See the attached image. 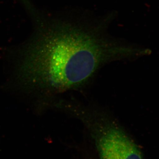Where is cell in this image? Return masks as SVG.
<instances>
[{"label": "cell", "instance_id": "cell-1", "mask_svg": "<svg viewBox=\"0 0 159 159\" xmlns=\"http://www.w3.org/2000/svg\"><path fill=\"white\" fill-rule=\"evenodd\" d=\"M110 19L57 17L42 22L17 67L20 82L50 106L61 94L88 85L104 66L131 56L133 49L107 33Z\"/></svg>", "mask_w": 159, "mask_h": 159}, {"label": "cell", "instance_id": "cell-2", "mask_svg": "<svg viewBox=\"0 0 159 159\" xmlns=\"http://www.w3.org/2000/svg\"><path fill=\"white\" fill-rule=\"evenodd\" d=\"M90 113L106 134L119 159H144L134 142L105 110L86 104Z\"/></svg>", "mask_w": 159, "mask_h": 159}, {"label": "cell", "instance_id": "cell-3", "mask_svg": "<svg viewBox=\"0 0 159 159\" xmlns=\"http://www.w3.org/2000/svg\"><path fill=\"white\" fill-rule=\"evenodd\" d=\"M66 112L84 125L96 146L99 159H119L108 137L90 113L85 103L77 100L72 101L67 106Z\"/></svg>", "mask_w": 159, "mask_h": 159}]
</instances>
